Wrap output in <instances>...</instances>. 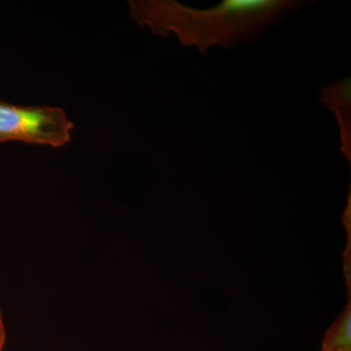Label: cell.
<instances>
[{
    "mask_svg": "<svg viewBox=\"0 0 351 351\" xmlns=\"http://www.w3.org/2000/svg\"><path fill=\"white\" fill-rule=\"evenodd\" d=\"M300 0H225L195 8L176 0H129L132 19L158 36L174 34L181 45L206 55L214 46L252 43L285 14L299 10Z\"/></svg>",
    "mask_w": 351,
    "mask_h": 351,
    "instance_id": "obj_1",
    "label": "cell"
},
{
    "mask_svg": "<svg viewBox=\"0 0 351 351\" xmlns=\"http://www.w3.org/2000/svg\"><path fill=\"white\" fill-rule=\"evenodd\" d=\"M73 126L62 108L0 101V143L19 141L61 147L71 141Z\"/></svg>",
    "mask_w": 351,
    "mask_h": 351,
    "instance_id": "obj_2",
    "label": "cell"
},
{
    "mask_svg": "<svg viewBox=\"0 0 351 351\" xmlns=\"http://www.w3.org/2000/svg\"><path fill=\"white\" fill-rule=\"evenodd\" d=\"M320 103L331 110L339 129L341 151L351 163V78H343L320 90Z\"/></svg>",
    "mask_w": 351,
    "mask_h": 351,
    "instance_id": "obj_3",
    "label": "cell"
},
{
    "mask_svg": "<svg viewBox=\"0 0 351 351\" xmlns=\"http://www.w3.org/2000/svg\"><path fill=\"white\" fill-rule=\"evenodd\" d=\"M320 351H351L350 295L345 309L327 330Z\"/></svg>",
    "mask_w": 351,
    "mask_h": 351,
    "instance_id": "obj_4",
    "label": "cell"
},
{
    "mask_svg": "<svg viewBox=\"0 0 351 351\" xmlns=\"http://www.w3.org/2000/svg\"><path fill=\"white\" fill-rule=\"evenodd\" d=\"M5 328H4L3 318H2L1 311H0V351L3 350V346L5 345Z\"/></svg>",
    "mask_w": 351,
    "mask_h": 351,
    "instance_id": "obj_5",
    "label": "cell"
}]
</instances>
